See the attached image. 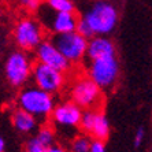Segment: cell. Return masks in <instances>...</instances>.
I'll use <instances>...</instances> for the list:
<instances>
[{"mask_svg":"<svg viewBox=\"0 0 152 152\" xmlns=\"http://www.w3.org/2000/svg\"><path fill=\"white\" fill-rule=\"evenodd\" d=\"M3 14V6H1V3H0V15Z\"/></svg>","mask_w":152,"mask_h":152,"instance_id":"cb8c5ba5","label":"cell"},{"mask_svg":"<svg viewBox=\"0 0 152 152\" xmlns=\"http://www.w3.org/2000/svg\"><path fill=\"white\" fill-rule=\"evenodd\" d=\"M82 111L84 110L81 107H78L71 100L58 103V104H55L52 113L50 115V121L52 124L51 126L55 129V132L60 130L63 133L75 130L80 127Z\"/></svg>","mask_w":152,"mask_h":152,"instance_id":"9c48e42d","label":"cell"},{"mask_svg":"<svg viewBox=\"0 0 152 152\" xmlns=\"http://www.w3.org/2000/svg\"><path fill=\"white\" fill-rule=\"evenodd\" d=\"M36 14L42 28L48 29L53 36L77 30L80 18L75 14V11L74 12H56V11L50 10L45 4H42Z\"/></svg>","mask_w":152,"mask_h":152,"instance_id":"52a82bcc","label":"cell"},{"mask_svg":"<svg viewBox=\"0 0 152 152\" xmlns=\"http://www.w3.org/2000/svg\"><path fill=\"white\" fill-rule=\"evenodd\" d=\"M6 1H14V0H6Z\"/></svg>","mask_w":152,"mask_h":152,"instance_id":"d4e9b609","label":"cell"},{"mask_svg":"<svg viewBox=\"0 0 152 152\" xmlns=\"http://www.w3.org/2000/svg\"><path fill=\"white\" fill-rule=\"evenodd\" d=\"M70 100L82 110L99 108L103 102V92L88 75H80L70 86Z\"/></svg>","mask_w":152,"mask_h":152,"instance_id":"5b68a950","label":"cell"},{"mask_svg":"<svg viewBox=\"0 0 152 152\" xmlns=\"http://www.w3.org/2000/svg\"><path fill=\"white\" fill-rule=\"evenodd\" d=\"M89 152H107L104 141L92 140V145H91V151H89Z\"/></svg>","mask_w":152,"mask_h":152,"instance_id":"44dd1931","label":"cell"},{"mask_svg":"<svg viewBox=\"0 0 152 152\" xmlns=\"http://www.w3.org/2000/svg\"><path fill=\"white\" fill-rule=\"evenodd\" d=\"M45 147H42L34 137L28 140V142L23 147V152H45Z\"/></svg>","mask_w":152,"mask_h":152,"instance_id":"d6986e66","label":"cell"},{"mask_svg":"<svg viewBox=\"0 0 152 152\" xmlns=\"http://www.w3.org/2000/svg\"><path fill=\"white\" fill-rule=\"evenodd\" d=\"M30 80L33 81L34 86L51 93V95H55V93H59L64 88V85H66V73L37 62V63L33 64Z\"/></svg>","mask_w":152,"mask_h":152,"instance_id":"30bf717a","label":"cell"},{"mask_svg":"<svg viewBox=\"0 0 152 152\" xmlns=\"http://www.w3.org/2000/svg\"><path fill=\"white\" fill-rule=\"evenodd\" d=\"M34 51L37 62L40 63L47 64V66L63 71V73H67L71 69V63L59 52V50L53 45L51 40H44Z\"/></svg>","mask_w":152,"mask_h":152,"instance_id":"7c38bea8","label":"cell"},{"mask_svg":"<svg viewBox=\"0 0 152 152\" xmlns=\"http://www.w3.org/2000/svg\"><path fill=\"white\" fill-rule=\"evenodd\" d=\"M33 63L26 51H14L8 55L4 63V75L8 84L14 88H22L32 77Z\"/></svg>","mask_w":152,"mask_h":152,"instance_id":"8992f818","label":"cell"},{"mask_svg":"<svg viewBox=\"0 0 152 152\" xmlns=\"http://www.w3.org/2000/svg\"><path fill=\"white\" fill-rule=\"evenodd\" d=\"M144 138H145V129L144 127H138L137 130H136L134 136H133V142H134L136 148H138L144 142Z\"/></svg>","mask_w":152,"mask_h":152,"instance_id":"ffe728a7","label":"cell"},{"mask_svg":"<svg viewBox=\"0 0 152 152\" xmlns=\"http://www.w3.org/2000/svg\"><path fill=\"white\" fill-rule=\"evenodd\" d=\"M6 140H4L1 136H0V152H6Z\"/></svg>","mask_w":152,"mask_h":152,"instance_id":"603a6c76","label":"cell"},{"mask_svg":"<svg viewBox=\"0 0 152 152\" xmlns=\"http://www.w3.org/2000/svg\"><path fill=\"white\" fill-rule=\"evenodd\" d=\"M19 1V6H21L26 12H37L40 10L42 4H44V0H18Z\"/></svg>","mask_w":152,"mask_h":152,"instance_id":"ac0fdd59","label":"cell"},{"mask_svg":"<svg viewBox=\"0 0 152 152\" xmlns=\"http://www.w3.org/2000/svg\"><path fill=\"white\" fill-rule=\"evenodd\" d=\"M80 129L84 134H88L93 140L99 141H106L111 132L110 121L106 117V114L99 111V108L82 111Z\"/></svg>","mask_w":152,"mask_h":152,"instance_id":"8fae6325","label":"cell"},{"mask_svg":"<svg viewBox=\"0 0 152 152\" xmlns=\"http://www.w3.org/2000/svg\"><path fill=\"white\" fill-rule=\"evenodd\" d=\"M44 4L56 12H74L75 4L73 0H44Z\"/></svg>","mask_w":152,"mask_h":152,"instance_id":"e0dca14e","label":"cell"},{"mask_svg":"<svg viewBox=\"0 0 152 152\" xmlns=\"http://www.w3.org/2000/svg\"><path fill=\"white\" fill-rule=\"evenodd\" d=\"M11 122L14 129L21 134H30L34 130H37V126H39V121L21 108L14 110L11 115Z\"/></svg>","mask_w":152,"mask_h":152,"instance_id":"5bb4252c","label":"cell"},{"mask_svg":"<svg viewBox=\"0 0 152 152\" xmlns=\"http://www.w3.org/2000/svg\"><path fill=\"white\" fill-rule=\"evenodd\" d=\"M12 39L21 51H33L45 40V33L37 18L23 17L15 23Z\"/></svg>","mask_w":152,"mask_h":152,"instance_id":"277c9868","label":"cell"},{"mask_svg":"<svg viewBox=\"0 0 152 152\" xmlns=\"http://www.w3.org/2000/svg\"><path fill=\"white\" fill-rule=\"evenodd\" d=\"M51 41L71 64L80 63L86 56L88 39H85L77 30L63 33V34H55L51 39Z\"/></svg>","mask_w":152,"mask_h":152,"instance_id":"ba28073f","label":"cell"},{"mask_svg":"<svg viewBox=\"0 0 152 152\" xmlns=\"http://www.w3.org/2000/svg\"><path fill=\"white\" fill-rule=\"evenodd\" d=\"M89 26L93 36H108L118 25L117 7L108 0H97L81 18Z\"/></svg>","mask_w":152,"mask_h":152,"instance_id":"7a4b0ae2","label":"cell"},{"mask_svg":"<svg viewBox=\"0 0 152 152\" xmlns=\"http://www.w3.org/2000/svg\"><path fill=\"white\" fill-rule=\"evenodd\" d=\"M86 75L102 91L113 88L119 77V62L117 59V55L91 59L86 67Z\"/></svg>","mask_w":152,"mask_h":152,"instance_id":"3957f363","label":"cell"},{"mask_svg":"<svg viewBox=\"0 0 152 152\" xmlns=\"http://www.w3.org/2000/svg\"><path fill=\"white\" fill-rule=\"evenodd\" d=\"M108 55H117V53H115L114 42L107 36H93L88 40L86 58L89 60L100 56H108Z\"/></svg>","mask_w":152,"mask_h":152,"instance_id":"4fadbf2b","label":"cell"},{"mask_svg":"<svg viewBox=\"0 0 152 152\" xmlns=\"http://www.w3.org/2000/svg\"><path fill=\"white\" fill-rule=\"evenodd\" d=\"M55 137H56V132H55V129H53L52 126H50V125L41 126L34 136L36 140H37L42 147H45V148H48V147L55 144Z\"/></svg>","mask_w":152,"mask_h":152,"instance_id":"9a60e30c","label":"cell"},{"mask_svg":"<svg viewBox=\"0 0 152 152\" xmlns=\"http://www.w3.org/2000/svg\"><path fill=\"white\" fill-rule=\"evenodd\" d=\"M18 108L26 111L37 121L50 119V115L55 107L53 95L37 88L34 85H25L19 91L17 97Z\"/></svg>","mask_w":152,"mask_h":152,"instance_id":"6da1fadb","label":"cell"},{"mask_svg":"<svg viewBox=\"0 0 152 152\" xmlns=\"http://www.w3.org/2000/svg\"><path fill=\"white\" fill-rule=\"evenodd\" d=\"M45 152H69V151L64 148L63 145L53 144V145H51V147H48V148L45 149Z\"/></svg>","mask_w":152,"mask_h":152,"instance_id":"7402d4cb","label":"cell"},{"mask_svg":"<svg viewBox=\"0 0 152 152\" xmlns=\"http://www.w3.org/2000/svg\"><path fill=\"white\" fill-rule=\"evenodd\" d=\"M92 145V138L88 134H75L71 138L69 152H89Z\"/></svg>","mask_w":152,"mask_h":152,"instance_id":"2e32d148","label":"cell"}]
</instances>
